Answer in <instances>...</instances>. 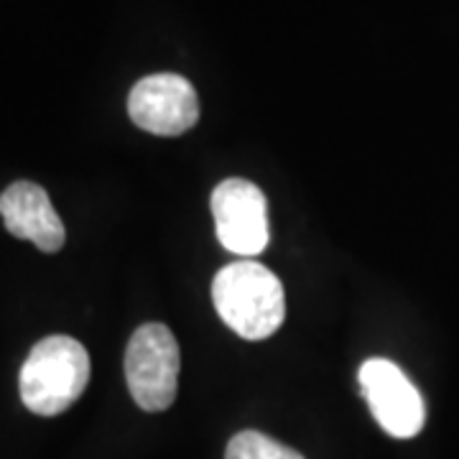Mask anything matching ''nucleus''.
I'll return each instance as SVG.
<instances>
[{"label":"nucleus","instance_id":"obj_1","mask_svg":"<svg viewBox=\"0 0 459 459\" xmlns=\"http://www.w3.org/2000/svg\"><path fill=\"white\" fill-rule=\"evenodd\" d=\"M212 301L220 319L243 340L276 334L286 316L283 286L265 265L255 261L230 263L212 283Z\"/></svg>","mask_w":459,"mask_h":459},{"label":"nucleus","instance_id":"obj_2","mask_svg":"<svg viewBox=\"0 0 459 459\" xmlns=\"http://www.w3.org/2000/svg\"><path fill=\"white\" fill-rule=\"evenodd\" d=\"M90 383V355L82 342L66 334H51L33 344L18 373L23 406L36 416L66 411Z\"/></svg>","mask_w":459,"mask_h":459},{"label":"nucleus","instance_id":"obj_3","mask_svg":"<svg viewBox=\"0 0 459 459\" xmlns=\"http://www.w3.org/2000/svg\"><path fill=\"white\" fill-rule=\"evenodd\" d=\"M126 380L143 411H166L179 385V344L166 325H143L126 350Z\"/></svg>","mask_w":459,"mask_h":459},{"label":"nucleus","instance_id":"obj_4","mask_svg":"<svg viewBox=\"0 0 459 459\" xmlns=\"http://www.w3.org/2000/svg\"><path fill=\"white\" fill-rule=\"evenodd\" d=\"M358 380L368 406L385 434L395 439H411L424 429V398L395 362L370 358L362 362Z\"/></svg>","mask_w":459,"mask_h":459},{"label":"nucleus","instance_id":"obj_5","mask_svg":"<svg viewBox=\"0 0 459 459\" xmlns=\"http://www.w3.org/2000/svg\"><path fill=\"white\" fill-rule=\"evenodd\" d=\"M212 214L217 238L230 253L250 261L268 246V204L253 181L228 179L217 184L212 192Z\"/></svg>","mask_w":459,"mask_h":459},{"label":"nucleus","instance_id":"obj_6","mask_svg":"<svg viewBox=\"0 0 459 459\" xmlns=\"http://www.w3.org/2000/svg\"><path fill=\"white\" fill-rule=\"evenodd\" d=\"M128 113L141 131L181 135L199 120V100L192 82L179 74H151L131 90Z\"/></svg>","mask_w":459,"mask_h":459},{"label":"nucleus","instance_id":"obj_7","mask_svg":"<svg viewBox=\"0 0 459 459\" xmlns=\"http://www.w3.org/2000/svg\"><path fill=\"white\" fill-rule=\"evenodd\" d=\"M0 217L11 235L31 240L44 253H56L65 246V222L49 195L33 181H16L0 195Z\"/></svg>","mask_w":459,"mask_h":459},{"label":"nucleus","instance_id":"obj_8","mask_svg":"<svg viewBox=\"0 0 459 459\" xmlns=\"http://www.w3.org/2000/svg\"><path fill=\"white\" fill-rule=\"evenodd\" d=\"M225 459H304L296 449L265 437L261 431H240L228 444Z\"/></svg>","mask_w":459,"mask_h":459}]
</instances>
